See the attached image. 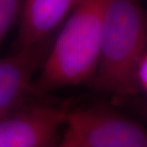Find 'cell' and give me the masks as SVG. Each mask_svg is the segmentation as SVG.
<instances>
[{"label": "cell", "instance_id": "cell-6", "mask_svg": "<svg viewBox=\"0 0 147 147\" xmlns=\"http://www.w3.org/2000/svg\"><path fill=\"white\" fill-rule=\"evenodd\" d=\"M78 0H24L20 13L17 48L50 38Z\"/></svg>", "mask_w": 147, "mask_h": 147}, {"label": "cell", "instance_id": "cell-1", "mask_svg": "<svg viewBox=\"0 0 147 147\" xmlns=\"http://www.w3.org/2000/svg\"><path fill=\"white\" fill-rule=\"evenodd\" d=\"M112 0H78L58 34L31 91L44 96L94 76L100 60L105 16Z\"/></svg>", "mask_w": 147, "mask_h": 147}, {"label": "cell", "instance_id": "cell-3", "mask_svg": "<svg viewBox=\"0 0 147 147\" xmlns=\"http://www.w3.org/2000/svg\"><path fill=\"white\" fill-rule=\"evenodd\" d=\"M61 147H147V129L110 109L69 112Z\"/></svg>", "mask_w": 147, "mask_h": 147}, {"label": "cell", "instance_id": "cell-8", "mask_svg": "<svg viewBox=\"0 0 147 147\" xmlns=\"http://www.w3.org/2000/svg\"><path fill=\"white\" fill-rule=\"evenodd\" d=\"M137 79L140 88L147 95V51L141 59L137 69Z\"/></svg>", "mask_w": 147, "mask_h": 147}, {"label": "cell", "instance_id": "cell-5", "mask_svg": "<svg viewBox=\"0 0 147 147\" xmlns=\"http://www.w3.org/2000/svg\"><path fill=\"white\" fill-rule=\"evenodd\" d=\"M51 37L18 49L0 61V119L24 105L32 77L43 67L53 47Z\"/></svg>", "mask_w": 147, "mask_h": 147}, {"label": "cell", "instance_id": "cell-2", "mask_svg": "<svg viewBox=\"0 0 147 147\" xmlns=\"http://www.w3.org/2000/svg\"><path fill=\"white\" fill-rule=\"evenodd\" d=\"M147 51V16L139 0H112L95 76L97 89L118 97L139 90L138 65Z\"/></svg>", "mask_w": 147, "mask_h": 147}, {"label": "cell", "instance_id": "cell-7", "mask_svg": "<svg viewBox=\"0 0 147 147\" xmlns=\"http://www.w3.org/2000/svg\"><path fill=\"white\" fill-rule=\"evenodd\" d=\"M22 7L21 0H0V42L4 41Z\"/></svg>", "mask_w": 147, "mask_h": 147}, {"label": "cell", "instance_id": "cell-4", "mask_svg": "<svg viewBox=\"0 0 147 147\" xmlns=\"http://www.w3.org/2000/svg\"><path fill=\"white\" fill-rule=\"evenodd\" d=\"M69 112L46 105H23L0 119V147H52Z\"/></svg>", "mask_w": 147, "mask_h": 147}]
</instances>
